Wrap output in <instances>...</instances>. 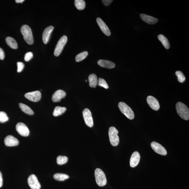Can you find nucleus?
Instances as JSON below:
<instances>
[{
    "label": "nucleus",
    "mask_w": 189,
    "mask_h": 189,
    "mask_svg": "<svg viewBox=\"0 0 189 189\" xmlns=\"http://www.w3.org/2000/svg\"><path fill=\"white\" fill-rule=\"evenodd\" d=\"M151 147L154 152L160 155H166L167 154L166 149L163 146L156 142L153 141L151 143Z\"/></svg>",
    "instance_id": "11"
},
{
    "label": "nucleus",
    "mask_w": 189,
    "mask_h": 189,
    "mask_svg": "<svg viewBox=\"0 0 189 189\" xmlns=\"http://www.w3.org/2000/svg\"><path fill=\"white\" fill-rule=\"evenodd\" d=\"M83 116L86 125L89 127H92L94 122L90 110L87 108L85 109L83 111Z\"/></svg>",
    "instance_id": "7"
},
{
    "label": "nucleus",
    "mask_w": 189,
    "mask_h": 189,
    "mask_svg": "<svg viewBox=\"0 0 189 189\" xmlns=\"http://www.w3.org/2000/svg\"><path fill=\"white\" fill-rule=\"evenodd\" d=\"M20 109L26 114L32 115L34 114V112L30 108L24 104L20 103L19 104Z\"/></svg>",
    "instance_id": "23"
},
{
    "label": "nucleus",
    "mask_w": 189,
    "mask_h": 189,
    "mask_svg": "<svg viewBox=\"0 0 189 189\" xmlns=\"http://www.w3.org/2000/svg\"><path fill=\"white\" fill-rule=\"evenodd\" d=\"M88 52L87 51H84L77 55L75 57V60L77 62H80L83 60L88 56Z\"/></svg>",
    "instance_id": "27"
},
{
    "label": "nucleus",
    "mask_w": 189,
    "mask_h": 189,
    "mask_svg": "<svg viewBox=\"0 0 189 189\" xmlns=\"http://www.w3.org/2000/svg\"><path fill=\"white\" fill-rule=\"evenodd\" d=\"M176 111L182 119L188 120L189 119V110L185 104L181 102H178L176 105Z\"/></svg>",
    "instance_id": "1"
},
{
    "label": "nucleus",
    "mask_w": 189,
    "mask_h": 189,
    "mask_svg": "<svg viewBox=\"0 0 189 189\" xmlns=\"http://www.w3.org/2000/svg\"><path fill=\"white\" fill-rule=\"evenodd\" d=\"M119 109L123 114L130 119H133L135 117L134 113L131 109L127 104L123 102H120L118 105Z\"/></svg>",
    "instance_id": "5"
},
{
    "label": "nucleus",
    "mask_w": 189,
    "mask_h": 189,
    "mask_svg": "<svg viewBox=\"0 0 189 189\" xmlns=\"http://www.w3.org/2000/svg\"><path fill=\"white\" fill-rule=\"evenodd\" d=\"M66 93L64 90H58L55 92L52 97V100L54 102H59L61 99L66 97Z\"/></svg>",
    "instance_id": "17"
},
{
    "label": "nucleus",
    "mask_w": 189,
    "mask_h": 189,
    "mask_svg": "<svg viewBox=\"0 0 189 189\" xmlns=\"http://www.w3.org/2000/svg\"><path fill=\"white\" fill-rule=\"evenodd\" d=\"M85 81H86V82H87V80H85Z\"/></svg>",
    "instance_id": "38"
},
{
    "label": "nucleus",
    "mask_w": 189,
    "mask_h": 189,
    "mask_svg": "<svg viewBox=\"0 0 189 189\" xmlns=\"http://www.w3.org/2000/svg\"><path fill=\"white\" fill-rule=\"evenodd\" d=\"M9 120L6 113L3 111H0V123H4L7 122Z\"/></svg>",
    "instance_id": "30"
},
{
    "label": "nucleus",
    "mask_w": 189,
    "mask_h": 189,
    "mask_svg": "<svg viewBox=\"0 0 189 189\" xmlns=\"http://www.w3.org/2000/svg\"><path fill=\"white\" fill-rule=\"evenodd\" d=\"M119 131L115 127H111L109 130V136L110 143L114 146H117L119 144V139L118 134Z\"/></svg>",
    "instance_id": "4"
},
{
    "label": "nucleus",
    "mask_w": 189,
    "mask_h": 189,
    "mask_svg": "<svg viewBox=\"0 0 189 189\" xmlns=\"http://www.w3.org/2000/svg\"><path fill=\"white\" fill-rule=\"evenodd\" d=\"M158 38L165 48L166 49H169L170 44L169 41L165 36L163 35L160 34L158 36Z\"/></svg>",
    "instance_id": "22"
},
{
    "label": "nucleus",
    "mask_w": 189,
    "mask_h": 189,
    "mask_svg": "<svg viewBox=\"0 0 189 189\" xmlns=\"http://www.w3.org/2000/svg\"><path fill=\"white\" fill-rule=\"evenodd\" d=\"M33 57V54L31 52H28L25 55L24 59L26 61H29L32 59Z\"/></svg>",
    "instance_id": "32"
},
{
    "label": "nucleus",
    "mask_w": 189,
    "mask_h": 189,
    "mask_svg": "<svg viewBox=\"0 0 189 189\" xmlns=\"http://www.w3.org/2000/svg\"><path fill=\"white\" fill-rule=\"evenodd\" d=\"M54 27L53 26H50L45 28L42 34V40L44 44H46L49 40L50 35L52 32Z\"/></svg>",
    "instance_id": "16"
},
{
    "label": "nucleus",
    "mask_w": 189,
    "mask_h": 189,
    "mask_svg": "<svg viewBox=\"0 0 189 189\" xmlns=\"http://www.w3.org/2000/svg\"><path fill=\"white\" fill-rule=\"evenodd\" d=\"M65 107L58 106L55 108L53 113V116L55 117L58 116L62 115L66 111Z\"/></svg>",
    "instance_id": "24"
},
{
    "label": "nucleus",
    "mask_w": 189,
    "mask_h": 189,
    "mask_svg": "<svg viewBox=\"0 0 189 189\" xmlns=\"http://www.w3.org/2000/svg\"><path fill=\"white\" fill-rule=\"evenodd\" d=\"M5 144L7 146H14L18 145L19 141L18 139L11 135L6 136L4 139Z\"/></svg>",
    "instance_id": "13"
},
{
    "label": "nucleus",
    "mask_w": 189,
    "mask_h": 189,
    "mask_svg": "<svg viewBox=\"0 0 189 189\" xmlns=\"http://www.w3.org/2000/svg\"><path fill=\"white\" fill-rule=\"evenodd\" d=\"M68 158L64 156L60 155L57 158V163L58 165H62L67 163Z\"/></svg>",
    "instance_id": "28"
},
{
    "label": "nucleus",
    "mask_w": 189,
    "mask_h": 189,
    "mask_svg": "<svg viewBox=\"0 0 189 189\" xmlns=\"http://www.w3.org/2000/svg\"><path fill=\"white\" fill-rule=\"evenodd\" d=\"M20 31L27 43L32 45L34 42V39L32 31L29 27L27 25H23L21 27Z\"/></svg>",
    "instance_id": "2"
},
{
    "label": "nucleus",
    "mask_w": 189,
    "mask_h": 189,
    "mask_svg": "<svg viewBox=\"0 0 189 189\" xmlns=\"http://www.w3.org/2000/svg\"><path fill=\"white\" fill-rule=\"evenodd\" d=\"M96 182L99 186L103 187L106 185L107 180L105 173L100 168H97L94 172Z\"/></svg>",
    "instance_id": "3"
},
{
    "label": "nucleus",
    "mask_w": 189,
    "mask_h": 189,
    "mask_svg": "<svg viewBox=\"0 0 189 189\" xmlns=\"http://www.w3.org/2000/svg\"><path fill=\"white\" fill-rule=\"evenodd\" d=\"M5 58V53L2 49L0 48V59L4 60Z\"/></svg>",
    "instance_id": "35"
},
{
    "label": "nucleus",
    "mask_w": 189,
    "mask_h": 189,
    "mask_svg": "<svg viewBox=\"0 0 189 189\" xmlns=\"http://www.w3.org/2000/svg\"><path fill=\"white\" fill-rule=\"evenodd\" d=\"M17 66H18V69H17V72H21L23 70L24 67V64L23 62H18L17 63Z\"/></svg>",
    "instance_id": "33"
},
{
    "label": "nucleus",
    "mask_w": 189,
    "mask_h": 189,
    "mask_svg": "<svg viewBox=\"0 0 189 189\" xmlns=\"http://www.w3.org/2000/svg\"><path fill=\"white\" fill-rule=\"evenodd\" d=\"M6 43L11 48L13 49H17L18 48V44L16 41L13 38L7 37L6 38Z\"/></svg>",
    "instance_id": "21"
},
{
    "label": "nucleus",
    "mask_w": 189,
    "mask_h": 189,
    "mask_svg": "<svg viewBox=\"0 0 189 189\" xmlns=\"http://www.w3.org/2000/svg\"><path fill=\"white\" fill-rule=\"evenodd\" d=\"M141 156L139 153L137 151H135L132 154L130 160V166L133 168L137 166L139 163Z\"/></svg>",
    "instance_id": "14"
},
{
    "label": "nucleus",
    "mask_w": 189,
    "mask_h": 189,
    "mask_svg": "<svg viewBox=\"0 0 189 189\" xmlns=\"http://www.w3.org/2000/svg\"><path fill=\"white\" fill-rule=\"evenodd\" d=\"M75 5L78 10H82L85 8L86 3L83 0H75Z\"/></svg>",
    "instance_id": "26"
},
{
    "label": "nucleus",
    "mask_w": 189,
    "mask_h": 189,
    "mask_svg": "<svg viewBox=\"0 0 189 189\" xmlns=\"http://www.w3.org/2000/svg\"><path fill=\"white\" fill-rule=\"evenodd\" d=\"M113 1H111V0H103V1H102L104 5L106 6L109 5Z\"/></svg>",
    "instance_id": "34"
},
{
    "label": "nucleus",
    "mask_w": 189,
    "mask_h": 189,
    "mask_svg": "<svg viewBox=\"0 0 189 189\" xmlns=\"http://www.w3.org/2000/svg\"><path fill=\"white\" fill-rule=\"evenodd\" d=\"M97 21L98 25L100 27L102 32H103L105 35L108 36H110V34H111V32H110L109 28H108L107 25L105 24V22L102 20V19L99 18H97Z\"/></svg>",
    "instance_id": "15"
},
{
    "label": "nucleus",
    "mask_w": 189,
    "mask_h": 189,
    "mask_svg": "<svg viewBox=\"0 0 189 189\" xmlns=\"http://www.w3.org/2000/svg\"><path fill=\"white\" fill-rule=\"evenodd\" d=\"M141 19L149 24L153 25L157 23L158 20L156 18L144 14H141L140 15Z\"/></svg>",
    "instance_id": "18"
},
{
    "label": "nucleus",
    "mask_w": 189,
    "mask_h": 189,
    "mask_svg": "<svg viewBox=\"0 0 189 189\" xmlns=\"http://www.w3.org/2000/svg\"><path fill=\"white\" fill-rule=\"evenodd\" d=\"M67 42V37L66 36H63L60 39L57 44L54 50V55L55 56H59L61 54Z\"/></svg>",
    "instance_id": "6"
},
{
    "label": "nucleus",
    "mask_w": 189,
    "mask_h": 189,
    "mask_svg": "<svg viewBox=\"0 0 189 189\" xmlns=\"http://www.w3.org/2000/svg\"><path fill=\"white\" fill-rule=\"evenodd\" d=\"M98 84L99 86H102L105 89H107L109 88L107 82L103 78H99Z\"/></svg>",
    "instance_id": "31"
},
{
    "label": "nucleus",
    "mask_w": 189,
    "mask_h": 189,
    "mask_svg": "<svg viewBox=\"0 0 189 189\" xmlns=\"http://www.w3.org/2000/svg\"><path fill=\"white\" fill-rule=\"evenodd\" d=\"M24 0H16L15 2L17 3H22L23 2Z\"/></svg>",
    "instance_id": "37"
},
{
    "label": "nucleus",
    "mask_w": 189,
    "mask_h": 189,
    "mask_svg": "<svg viewBox=\"0 0 189 189\" xmlns=\"http://www.w3.org/2000/svg\"><path fill=\"white\" fill-rule=\"evenodd\" d=\"M28 183L32 189H40L41 186L37 178L34 174H31L28 178Z\"/></svg>",
    "instance_id": "8"
},
{
    "label": "nucleus",
    "mask_w": 189,
    "mask_h": 189,
    "mask_svg": "<svg viewBox=\"0 0 189 189\" xmlns=\"http://www.w3.org/2000/svg\"><path fill=\"white\" fill-rule=\"evenodd\" d=\"M53 177L55 180L58 181H64L69 178L68 175L61 173H56L54 175Z\"/></svg>",
    "instance_id": "25"
},
{
    "label": "nucleus",
    "mask_w": 189,
    "mask_h": 189,
    "mask_svg": "<svg viewBox=\"0 0 189 189\" xmlns=\"http://www.w3.org/2000/svg\"><path fill=\"white\" fill-rule=\"evenodd\" d=\"M97 63L101 67L108 69L114 68L115 66V63L107 60H100Z\"/></svg>",
    "instance_id": "19"
},
{
    "label": "nucleus",
    "mask_w": 189,
    "mask_h": 189,
    "mask_svg": "<svg viewBox=\"0 0 189 189\" xmlns=\"http://www.w3.org/2000/svg\"><path fill=\"white\" fill-rule=\"evenodd\" d=\"M25 97L28 100L34 102H38L41 100L42 94L40 91H36L27 93Z\"/></svg>",
    "instance_id": "10"
},
{
    "label": "nucleus",
    "mask_w": 189,
    "mask_h": 189,
    "mask_svg": "<svg viewBox=\"0 0 189 189\" xmlns=\"http://www.w3.org/2000/svg\"><path fill=\"white\" fill-rule=\"evenodd\" d=\"M176 74L177 76L178 81L182 83L185 81L186 78L182 72L180 71H177L176 72Z\"/></svg>",
    "instance_id": "29"
},
{
    "label": "nucleus",
    "mask_w": 189,
    "mask_h": 189,
    "mask_svg": "<svg viewBox=\"0 0 189 189\" xmlns=\"http://www.w3.org/2000/svg\"><path fill=\"white\" fill-rule=\"evenodd\" d=\"M89 86L91 88H95L98 83L97 78L95 74H92L90 75L88 77Z\"/></svg>",
    "instance_id": "20"
},
{
    "label": "nucleus",
    "mask_w": 189,
    "mask_h": 189,
    "mask_svg": "<svg viewBox=\"0 0 189 189\" xmlns=\"http://www.w3.org/2000/svg\"><path fill=\"white\" fill-rule=\"evenodd\" d=\"M3 184V179L2 175L1 172L0 171V187L2 186Z\"/></svg>",
    "instance_id": "36"
},
{
    "label": "nucleus",
    "mask_w": 189,
    "mask_h": 189,
    "mask_svg": "<svg viewBox=\"0 0 189 189\" xmlns=\"http://www.w3.org/2000/svg\"><path fill=\"white\" fill-rule=\"evenodd\" d=\"M16 130L20 135L23 137H27L29 134V131L25 124L23 123H19L16 126Z\"/></svg>",
    "instance_id": "9"
},
{
    "label": "nucleus",
    "mask_w": 189,
    "mask_h": 189,
    "mask_svg": "<svg viewBox=\"0 0 189 189\" xmlns=\"http://www.w3.org/2000/svg\"><path fill=\"white\" fill-rule=\"evenodd\" d=\"M147 101L148 105L152 109L157 111L160 109V104L158 101L155 97L151 96H148L147 98Z\"/></svg>",
    "instance_id": "12"
}]
</instances>
